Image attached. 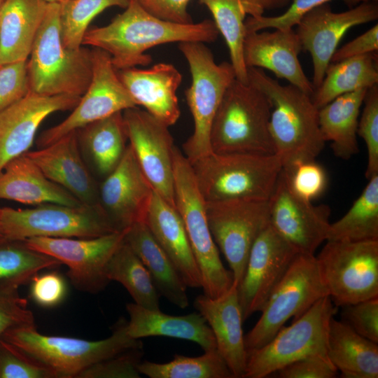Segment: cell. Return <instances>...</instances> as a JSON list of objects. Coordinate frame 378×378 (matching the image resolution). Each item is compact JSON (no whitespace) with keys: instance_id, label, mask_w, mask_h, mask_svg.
I'll use <instances>...</instances> for the list:
<instances>
[{"instance_id":"7402d4cb","label":"cell","mask_w":378,"mask_h":378,"mask_svg":"<svg viewBox=\"0 0 378 378\" xmlns=\"http://www.w3.org/2000/svg\"><path fill=\"white\" fill-rule=\"evenodd\" d=\"M302 50L293 29L246 34L243 55L246 67L265 69L277 78L287 80L312 96L314 88L304 74L298 59Z\"/></svg>"},{"instance_id":"ffe728a7","label":"cell","mask_w":378,"mask_h":378,"mask_svg":"<svg viewBox=\"0 0 378 378\" xmlns=\"http://www.w3.org/2000/svg\"><path fill=\"white\" fill-rule=\"evenodd\" d=\"M154 190L127 145L120 162L98 188L99 202L116 230L145 222Z\"/></svg>"},{"instance_id":"6da1fadb","label":"cell","mask_w":378,"mask_h":378,"mask_svg":"<svg viewBox=\"0 0 378 378\" xmlns=\"http://www.w3.org/2000/svg\"><path fill=\"white\" fill-rule=\"evenodd\" d=\"M219 35L213 20L179 24L159 19L130 0L124 12L107 25L88 30L82 46L107 52L116 70L147 65L152 62L146 50L161 44L187 41L211 43Z\"/></svg>"},{"instance_id":"816d5d0a","label":"cell","mask_w":378,"mask_h":378,"mask_svg":"<svg viewBox=\"0 0 378 378\" xmlns=\"http://www.w3.org/2000/svg\"><path fill=\"white\" fill-rule=\"evenodd\" d=\"M145 10L162 20L179 23H192L188 12L190 0H135Z\"/></svg>"},{"instance_id":"ba28073f","label":"cell","mask_w":378,"mask_h":378,"mask_svg":"<svg viewBox=\"0 0 378 378\" xmlns=\"http://www.w3.org/2000/svg\"><path fill=\"white\" fill-rule=\"evenodd\" d=\"M192 76L185 92L194 127L183 145L184 155L191 164L211 153L210 132L217 109L224 93L235 78L231 63L215 62L214 55L204 43H178Z\"/></svg>"},{"instance_id":"f546056e","label":"cell","mask_w":378,"mask_h":378,"mask_svg":"<svg viewBox=\"0 0 378 378\" xmlns=\"http://www.w3.org/2000/svg\"><path fill=\"white\" fill-rule=\"evenodd\" d=\"M125 241L148 270L160 295L186 309L189 305L187 286L146 223H136L129 227Z\"/></svg>"},{"instance_id":"4dcf8cb0","label":"cell","mask_w":378,"mask_h":378,"mask_svg":"<svg viewBox=\"0 0 378 378\" xmlns=\"http://www.w3.org/2000/svg\"><path fill=\"white\" fill-rule=\"evenodd\" d=\"M377 344L357 333L346 322L332 318L328 332L327 355L344 377L377 378Z\"/></svg>"},{"instance_id":"4fadbf2b","label":"cell","mask_w":378,"mask_h":378,"mask_svg":"<svg viewBox=\"0 0 378 378\" xmlns=\"http://www.w3.org/2000/svg\"><path fill=\"white\" fill-rule=\"evenodd\" d=\"M206 211L214 240L238 286L244 274L253 243L270 225L268 200L232 199L206 202Z\"/></svg>"},{"instance_id":"d4e9b609","label":"cell","mask_w":378,"mask_h":378,"mask_svg":"<svg viewBox=\"0 0 378 378\" xmlns=\"http://www.w3.org/2000/svg\"><path fill=\"white\" fill-rule=\"evenodd\" d=\"M117 74L137 106L169 127L176 122L181 114L176 92L182 76L173 64L162 62L148 69L132 67Z\"/></svg>"},{"instance_id":"5b68a950","label":"cell","mask_w":378,"mask_h":378,"mask_svg":"<svg viewBox=\"0 0 378 378\" xmlns=\"http://www.w3.org/2000/svg\"><path fill=\"white\" fill-rule=\"evenodd\" d=\"M272 103L258 88L236 78L226 89L210 132L216 153L275 154L270 132Z\"/></svg>"},{"instance_id":"44dd1931","label":"cell","mask_w":378,"mask_h":378,"mask_svg":"<svg viewBox=\"0 0 378 378\" xmlns=\"http://www.w3.org/2000/svg\"><path fill=\"white\" fill-rule=\"evenodd\" d=\"M80 97L43 96L29 92L0 111V173L13 158L26 153L36 132L51 113L73 109Z\"/></svg>"},{"instance_id":"5bb4252c","label":"cell","mask_w":378,"mask_h":378,"mask_svg":"<svg viewBox=\"0 0 378 378\" xmlns=\"http://www.w3.org/2000/svg\"><path fill=\"white\" fill-rule=\"evenodd\" d=\"M91 51L92 76L87 90L67 118L39 135L36 140L38 148L94 121L137 106L120 81L110 55L98 48Z\"/></svg>"},{"instance_id":"f6af8a7d","label":"cell","mask_w":378,"mask_h":378,"mask_svg":"<svg viewBox=\"0 0 378 378\" xmlns=\"http://www.w3.org/2000/svg\"><path fill=\"white\" fill-rule=\"evenodd\" d=\"M331 0H292V3L287 10L283 14L266 17L260 15L250 16L245 20L246 33L258 31L267 28L278 29H293L300 18L308 11L319 5L328 3ZM349 7L365 1L377 0H342Z\"/></svg>"},{"instance_id":"4316f807","label":"cell","mask_w":378,"mask_h":378,"mask_svg":"<svg viewBox=\"0 0 378 378\" xmlns=\"http://www.w3.org/2000/svg\"><path fill=\"white\" fill-rule=\"evenodd\" d=\"M0 200L34 205L48 203L75 207L85 205L71 192L50 180L26 153L9 161L1 172Z\"/></svg>"},{"instance_id":"11a10c76","label":"cell","mask_w":378,"mask_h":378,"mask_svg":"<svg viewBox=\"0 0 378 378\" xmlns=\"http://www.w3.org/2000/svg\"><path fill=\"white\" fill-rule=\"evenodd\" d=\"M48 3H60L65 0H46Z\"/></svg>"},{"instance_id":"74e56055","label":"cell","mask_w":378,"mask_h":378,"mask_svg":"<svg viewBox=\"0 0 378 378\" xmlns=\"http://www.w3.org/2000/svg\"><path fill=\"white\" fill-rule=\"evenodd\" d=\"M138 369L149 378H234L217 349L195 357L174 354L167 363L144 360Z\"/></svg>"},{"instance_id":"484cf974","label":"cell","mask_w":378,"mask_h":378,"mask_svg":"<svg viewBox=\"0 0 378 378\" xmlns=\"http://www.w3.org/2000/svg\"><path fill=\"white\" fill-rule=\"evenodd\" d=\"M145 223L169 257L187 287L201 288L202 278L182 218L154 191Z\"/></svg>"},{"instance_id":"681fc988","label":"cell","mask_w":378,"mask_h":378,"mask_svg":"<svg viewBox=\"0 0 378 378\" xmlns=\"http://www.w3.org/2000/svg\"><path fill=\"white\" fill-rule=\"evenodd\" d=\"M30 282L29 295L41 307H55L61 303L66 296L65 281L62 276L56 272L41 275L36 274Z\"/></svg>"},{"instance_id":"cb8c5ba5","label":"cell","mask_w":378,"mask_h":378,"mask_svg":"<svg viewBox=\"0 0 378 378\" xmlns=\"http://www.w3.org/2000/svg\"><path fill=\"white\" fill-rule=\"evenodd\" d=\"M212 330L216 349L225 360L234 378H244L247 362L242 323L244 321L238 298L237 284L217 298L204 293L193 302Z\"/></svg>"},{"instance_id":"8fae6325","label":"cell","mask_w":378,"mask_h":378,"mask_svg":"<svg viewBox=\"0 0 378 378\" xmlns=\"http://www.w3.org/2000/svg\"><path fill=\"white\" fill-rule=\"evenodd\" d=\"M316 259L335 305L378 298V240L326 241Z\"/></svg>"},{"instance_id":"b9f144b4","label":"cell","mask_w":378,"mask_h":378,"mask_svg":"<svg viewBox=\"0 0 378 378\" xmlns=\"http://www.w3.org/2000/svg\"><path fill=\"white\" fill-rule=\"evenodd\" d=\"M0 378H57L48 367L0 338Z\"/></svg>"},{"instance_id":"d6986e66","label":"cell","mask_w":378,"mask_h":378,"mask_svg":"<svg viewBox=\"0 0 378 378\" xmlns=\"http://www.w3.org/2000/svg\"><path fill=\"white\" fill-rule=\"evenodd\" d=\"M298 254L270 225L260 234L237 286L244 321L261 311Z\"/></svg>"},{"instance_id":"7bdbcfd3","label":"cell","mask_w":378,"mask_h":378,"mask_svg":"<svg viewBox=\"0 0 378 378\" xmlns=\"http://www.w3.org/2000/svg\"><path fill=\"white\" fill-rule=\"evenodd\" d=\"M363 103L357 134L366 145L368 163L365 177L369 179L378 174V84L367 90Z\"/></svg>"},{"instance_id":"3957f363","label":"cell","mask_w":378,"mask_h":378,"mask_svg":"<svg viewBox=\"0 0 378 378\" xmlns=\"http://www.w3.org/2000/svg\"><path fill=\"white\" fill-rule=\"evenodd\" d=\"M27 62L30 92L43 95L81 97L92 76V51L64 46L59 3H48Z\"/></svg>"},{"instance_id":"f35d334b","label":"cell","mask_w":378,"mask_h":378,"mask_svg":"<svg viewBox=\"0 0 378 378\" xmlns=\"http://www.w3.org/2000/svg\"><path fill=\"white\" fill-rule=\"evenodd\" d=\"M57 259L29 248L24 241L0 237V284L20 287L43 269L60 265Z\"/></svg>"},{"instance_id":"f907efd6","label":"cell","mask_w":378,"mask_h":378,"mask_svg":"<svg viewBox=\"0 0 378 378\" xmlns=\"http://www.w3.org/2000/svg\"><path fill=\"white\" fill-rule=\"evenodd\" d=\"M276 372L281 378H333L337 370L329 360L309 358L293 362Z\"/></svg>"},{"instance_id":"7c38bea8","label":"cell","mask_w":378,"mask_h":378,"mask_svg":"<svg viewBox=\"0 0 378 378\" xmlns=\"http://www.w3.org/2000/svg\"><path fill=\"white\" fill-rule=\"evenodd\" d=\"M5 238L24 241L43 237L92 238L116 230L101 206L42 204L31 209L1 208Z\"/></svg>"},{"instance_id":"60d3db41","label":"cell","mask_w":378,"mask_h":378,"mask_svg":"<svg viewBox=\"0 0 378 378\" xmlns=\"http://www.w3.org/2000/svg\"><path fill=\"white\" fill-rule=\"evenodd\" d=\"M282 172L290 190L305 200L312 202L326 188V172L315 160L297 162Z\"/></svg>"},{"instance_id":"ab89813d","label":"cell","mask_w":378,"mask_h":378,"mask_svg":"<svg viewBox=\"0 0 378 378\" xmlns=\"http://www.w3.org/2000/svg\"><path fill=\"white\" fill-rule=\"evenodd\" d=\"M130 0H65L59 4L61 35L64 46L77 49L92 20L112 6L125 9Z\"/></svg>"},{"instance_id":"277c9868","label":"cell","mask_w":378,"mask_h":378,"mask_svg":"<svg viewBox=\"0 0 378 378\" xmlns=\"http://www.w3.org/2000/svg\"><path fill=\"white\" fill-rule=\"evenodd\" d=\"M127 321L122 317L112 328V334L101 340L46 335L36 325L8 330L2 338L50 368L57 378H76L88 366L132 348L142 347L140 339L127 332Z\"/></svg>"},{"instance_id":"52a82bcc","label":"cell","mask_w":378,"mask_h":378,"mask_svg":"<svg viewBox=\"0 0 378 378\" xmlns=\"http://www.w3.org/2000/svg\"><path fill=\"white\" fill-rule=\"evenodd\" d=\"M176 208L183 222L198 265L204 294L217 298L234 282L230 270L223 265L212 237L206 211V202L198 188L192 167L176 147L174 152Z\"/></svg>"},{"instance_id":"836d02e7","label":"cell","mask_w":378,"mask_h":378,"mask_svg":"<svg viewBox=\"0 0 378 378\" xmlns=\"http://www.w3.org/2000/svg\"><path fill=\"white\" fill-rule=\"evenodd\" d=\"M82 144L99 174L107 176L120 162L127 139L122 111L94 121L77 130Z\"/></svg>"},{"instance_id":"7dc6e473","label":"cell","mask_w":378,"mask_h":378,"mask_svg":"<svg viewBox=\"0 0 378 378\" xmlns=\"http://www.w3.org/2000/svg\"><path fill=\"white\" fill-rule=\"evenodd\" d=\"M29 92L27 60L0 65V111Z\"/></svg>"},{"instance_id":"e0dca14e","label":"cell","mask_w":378,"mask_h":378,"mask_svg":"<svg viewBox=\"0 0 378 378\" xmlns=\"http://www.w3.org/2000/svg\"><path fill=\"white\" fill-rule=\"evenodd\" d=\"M377 1H362L349 10L335 13L323 4L306 13L299 20L296 34L302 50L312 59L314 90L321 84L337 46L349 29L378 18Z\"/></svg>"},{"instance_id":"f1b7e54d","label":"cell","mask_w":378,"mask_h":378,"mask_svg":"<svg viewBox=\"0 0 378 378\" xmlns=\"http://www.w3.org/2000/svg\"><path fill=\"white\" fill-rule=\"evenodd\" d=\"M48 4L46 0H4L0 6V65L27 59Z\"/></svg>"},{"instance_id":"603a6c76","label":"cell","mask_w":378,"mask_h":378,"mask_svg":"<svg viewBox=\"0 0 378 378\" xmlns=\"http://www.w3.org/2000/svg\"><path fill=\"white\" fill-rule=\"evenodd\" d=\"M26 155L52 181L60 186L83 204L101 206L98 188L83 161L77 131Z\"/></svg>"},{"instance_id":"9f6ffc18","label":"cell","mask_w":378,"mask_h":378,"mask_svg":"<svg viewBox=\"0 0 378 378\" xmlns=\"http://www.w3.org/2000/svg\"><path fill=\"white\" fill-rule=\"evenodd\" d=\"M0 214H1V208H0ZM1 230V224H0V237H2Z\"/></svg>"},{"instance_id":"d6a6232c","label":"cell","mask_w":378,"mask_h":378,"mask_svg":"<svg viewBox=\"0 0 378 378\" xmlns=\"http://www.w3.org/2000/svg\"><path fill=\"white\" fill-rule=\"evenodd\" d=\"M209 10L217 29L227 44L235 78L248 84L247 67L243 55L246 36L245 19L262 15V9L255 0H200Z\"/></svg>"},{"instance_id":"d590c367","label":"cell","mask_w":378,"mask_h":378,"mask_svg":"<svg viewBox=\"0 0 378 378\" xmlns=\"http://www.w3.org/2000/svg\"><path fill=\"white\" fill-rule=\"evenodd\" d=\"M378 240V174L368 183L346 213L330 223L327 241Z\"/></svg>"},{"instance_id":"6f0895ef","label":"cell","mask_w":378,"mask_h":378,"mask_svg":"<svg viewBox=\"0 0 378 378\" xmlns=\"http://www.w3.org/2000/svg\"><path fill=\"white\" fill-rule=\"evenodd\" d=\"M3 1H4V0H0V6H1Z\"/></svg>"},{"instance_id":"c3c4849f","label":"cell","mask_w":378,"mask_h":378,"mask_svg":"<svg viewBox=\"0 0 378 378\" xmlns=\"http://www.w3.org/2000/svg\"><path fill=\"white\" fill-rule=\"evenodd\" d=\"M342 307L344 322L361 336L378 343V298Z\"/></svg>"},{"instance_id":"bcb514c9","label":"cell","mask_w":378,"mask_h":378,"mask_svg":"<svg viewBox=\"0 0 378 378\" xmlns=\"http://www.w3.org/2000/svg\"><path fill=\"white\" fill-rule=\"evenodd\" d=\"M14 285L0 284V338L9 329L34 325L33 313L27 307V300Z\"/></svg>"},{"instance_id":"2e32d148","label":"cell","mask_w":378,"mask_h":378,"mask_svg":"<svg viewBox=\"0 0 378 378\" xmlns=\"http://www.w3.org/2000/svg\"><path fill=\"white\" fill-rule=\"evenodd\" d=\"M127 139L154 191L176 208L174 152L169 126L136 106L122 111Z\"/></svg>"},{"instance_id":"ac0fdd59","label":"cell","mask_w":378,"mask_h":378,"mask_svg":"<svg viewBox=\"0 0 378 378\" xmlns=\"http://www.w3.org/2000/svg\"><path fill=\"white\" fill-rule=\"evenodd\" d=\"M270 225L298 253L314 255L327 241L330 209L294 194L281 172L268 200Z\"/></svg>"},{"instance_id":"db71d44e","label":"cell","mask_w":378,"mask_h":378,"mask_svg":"<svg viewBox=\"0 0 378 378\" xmlns=\"http://www.w3.org/2000/svg\"><path fill=\"white\" fill-rule=\"evenodd\" d=\"M258 6L265 10H272L286 6L290 0H255Z\"/></svg>"},{"instance_id":"ee69618b","label":"cell","mask_w":378,"mask_h":378,"mask_svg":"<svg viewBox=\"0 0 378 378\" xmlns=\"http://www.w3.org/2000/svg\"><path fill=\"white\" fill-rule=\"evenodd\" d=\"M143 346L129 349L84 369L76 378H139Z\"/></svg>"},{"instance_id":"1f68e13d","label":"cell","mask_w":378,"mask_h":378,"mask_svg":"<svg viewBox=\"0 0 378 378\" xmlns=\"http://www.w3.org/2000/svg\"><path fill=\"white\" fill-rule=\"evenodd\" d=\"M368 89H359L336 97L320 108L318 125L325 142H331L335 155L348 160L358 152L357 130L360 109Z\"/></svg>"},{"instance_id":"f5cc1de1","label":"cell","mask_w":378,"mask_h":378,"mask_svg":"<svg viewBox=\"0 0 378 378\" xmlns=\"http://www.w3.org/2000/svg\"><path fill=\"white\" fill-rule=\"evenodd\" d=\"M378 50V24H376L367 31L342 48L336 49L330 62H337L348 58L362 55Z\"/></svg>"},{"instance_id":"83f0119b","label":"cell","mask_w":378,"mask_h":378,"mask_svg":"<svg viewBox=\"0 0 378 378\" xmlns=\"http://www.w3.org/2000/svg\"><path fill=\"white\" fill-rule=\"evenodd\" d=\"M126 310L130 317L127 332L134 339L167 337L195 342L204 351L216 349L212 330L198 312L173 316L163 313L160 309L143 307L134 302L127 303Z\"/></svg>"},{"instance_id":"8d00e7d4","label":"cell","mask_w":378,"mask_h":378,"mask_svg":"<svg viewBox=\"0 0 378 378\" xmlns=\"http://www.w3.org/2000/svg\"><path fill=\"white\" fill-rule=\"evenodd\" d=\"M108 279L121 284L138 305L160 309V294L148 270L124 241L106 268Z\"/></svg>"},{"instance_id":"9c48e42d","label":"cell","mask_w":378,"mask_h":378,"mask_svg":"<svg viewBox=\"0 0 378 378\" xmlns=\"http://www.w3.org/2000/svg\"><path fill=\"white\" fill-rule=\"evenodd\" d=\"M336 312L328 295L321 298L290 326H284L269 342L247 352L244 378H265L304 358L329 360L328 332Z\"/></svg>"},{"instance_id":"e575fe53","label":"cell","mask_w":378,"mask_h":378,"mask_svg":"<svg viewBox=\"0 0 378 378\" xmlns=\"http://www.w3.org/2000/svg\"><path fill=\"white\" fill-rule=\"evenodd\" d=\"M378 84V54L372 52L328 66L321 84L311 97L319 109L336 97Z\"/></svg>"},{"instance_id":"7a4b0ae2","label":"cell","mask_w":378,"mask_h":378,"mask_svg":"<svg viewBox=\"0 0 378 378\" xmlns=\"http://www.w3.org/2000/svg\"><path fill=\"white\" fill-rule=\"evenodd\" d=\"M247 74L248 83L272 103L269 128L282 168L316 160L326 142L319 128L318 108L311 95L293 85L280 84L262 69L248 67Z\"/></svg>"},{"instance_id":"8992f818","label":"cell","mask_w":378,"mask_h":378,"mask_svg":"<svg viewBox=\"0 0 378 378\" xmlns=\"http://www.w3.org/2000/svg\"><path fill=\"white\" fill-rule=\"evenodd\" d=\"M190 164L205 202L268 200L282 169L276 154L211 151Z\"/></svg>"},{"instance_id":"9a60e30c","label":"cell","mask_w":378,"mask_h":378,"mask_svg":"<svg viewBox=\"0 0 378 378\" xmlns=\"http://www.w3.org/2000/svg\"><path fill=\"white\" fill-rule=\"evenodd\" d=\"M127 230L92 238L36 237L24 242L29 248L66 265V276L76 289L94 294L104 290L109 284L106 268L124 242Z\"/></svg>"},{"instance_id":"30bf717a","label":"cell","mask_w":378,"mask_h":378,"mask_svg":"<svg viewBox=\"0 0 378 378\" xmlns=\"http://www.w3.org/2000/svg\"><path fill=\"white\" fill-rule=\"evenodd\" d=\"M327 295L316 256L298 253L261 309L258 321L244 336L247 352L264 346L290 318L298 319Z\"/></svg>"}]
</instances>
